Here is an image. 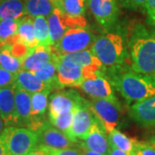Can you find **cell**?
Returning a JSON list of instances; mask_svg holds the SVG:
<instances>
[{"label": "cell", "mask_w": 155, "mask_h": 155, "mask_svg": "<svg viewBox=\"0 0 155 155\" xmlns=\"http://www.w3.org/2000/svg\"><path fill=\"white\" fill-rule=\"evenodd\" d=\"M48 23L49 27L50 38L53 46L55 45L62 38V36L68 29L78 27H86V20L84 17L72 18L55 7L48 17Z\"/></svg>", "instance_id": "7"}, {"label": "cell", "mask_w": 155, "mask_h": 155, "mask_svg": "<svg viewBox=\"0 0 155 155\" xmlns=\"http://www.w3.org/2000/svg\"><path fill=\"white\" fill-rule=\"evenodd\" d=\"M19 20H0V42L3 46H9L18 37L17 28Z\"/></svg>", "instance_id": "27"}, {"label": "cell", "mask_w": 155, "mask_h": 155, "mask_svg": "<svg viewBox=\"0 0 155 155\" xmlns=\"http://www.w3.org/2000/svg\"><path fill=\"white\" fill-rule=\"evenodd\" d=\"M50 90H44L31 94V122L29 128L37 131L46 122L45 116L49 105Z\"/></svg>", "instance_id": "17"}, {"label": "cell", "mask_w": 155, "mask_h": 155, "mask_svg": "<svg viewBox=\"0 0 155 155\" xmlns=\"http://www.w3.org/2000/svg\"><path fill=\"white\" fill-rule=\"evenodd\" d=\"M81 147V146H80ZM82 148V152H83V155H105V154H102L100 153H97V152H94V151H91V150L86 149L83 147H81Z\"/></svg>", "instance_id": "40"}, {"label": "cell", "mask_w": 155, "mask_h": 155, "mask_svg": "<svg viewBox=\"0 0 155 155\" xmlns=\"http://www.w3.org/2000/svg\"><path fill=\"white\" fill-rule=\"evenodd\" d=\"M128 114L139 125L155 126V96L132 104L129 107Z\"/></svg>", "instance_id": "18"}, {"label": "cell", "mask_w": 155, "mask_h": 155, "mask_svg": "<svg viewBox=\"0 0 155 155\" xmlns=\"http://www.w3.org/2000/svg\"><path fill=\"white\" fill-rule=\"evenodd\" d=\"M105 74L129 105L155 96V74L139 73L127 66L105 70Z\"/></svg>", "instance_id": "1"}, {"label": "cell", "mask_w": 155, "mask_h": 155, "mask_svg": "<svg viewBox=\"0 0 155 155\" xmlns=\"http://www.w3.org/2000/svg\"><path fill=\"white\" fill-rule=\"evenodd\" d=\"M149 141H151L152 143H153V144H155V135H154V136H153L152 138L150 139Z\"/></svg>", "instance_id": "42"}, {"label": "cell", "mask_w": 155, "mask_h": 155, "mask_svg": "<svg viewBox=\"0 0 155 155\" xmlns=\"http://www.w3.org/2000/svg\"><path fill=\"white\" fill-rule=\"evenodd\" d=\"M108 134V139L111 147L122 150L132 155L136 140L129 138L125 134L120 132L118 129H114Z\"/></svg>", "instance_id": "24"}, {"label": "cell", "mask_w": 155, "mask_h": 155, "mask_svg": "<svg viewBox=\"0 0 155 155\" xmlns=\"http://www.w3.org/2000/svg\"><path fill=\"white\" fill-rule=\"evenodd\" d=\"M6 127V125L5 122H4V120H3V118L1 117L0 116V135L3 134V132L5 131V129Z\"/></svg>", "instance_id": "41"}, {"label": "cell", "mask_w": 155, "mask_h": 155, "mask_svg": "<svg viewBox=\"0 0 155 155\" xmlns=\"http://www.w3.org/2000/svg\"><path fill=\"white\" fill-rule=\"evenodd\" d=\"M0 1H1V0H0Z\"/></svg>", "instance_id": "45"}, {"label": "cell", "mask_w": 155, "mask_h": 155, "mask_svg": "<svg viewBox=\"0 0 155 155\" xmlns=\"http://www.w3.org/2000/svg\"><path fill=\"white\" fill-rule=\"evenodd\" d=\"M89 108L106 133L109 134L112 130L117 129L122 116L120 104H114L109 100L93 98L92 101L89 102Z\"/></svg>", "instance_id": "6"}, {"label": "cell", "mask_w": 155, "mask_h": 155, "mask_svg": "<svg viewBox=\"0 0 155 155\" xmlns=\"http://www.w3.org/2000/svg\"><path fill=\"white\" fill-rule=\"evenodd\" d=\"M34 28L35 35L38 41L39 45H43L47 47L53 46L50 38L49 27L48 20L45 17H36L34 18Z\"/></svg>", "instance_id": "28"}, {"label": "cell", "mask_w": 155, "mask_h": 155, "mask_svg": "<svg viewBox=\"0 0 155 155\" xmlns=\"http://www.w3.org/2000/svg\"><path fill=\"white\" fill-rule=\"evenodd\" d=\"M55 52L53 46L47 47L38 45L35 48L29 49L28 54L22 60V70L35 72L39 70L49 61L56 57Z\"/></svg>", "instance_id": "16"}, {"label": "cell", "mask_w": 155, "mask_h": 155, "mask_svg": "<svg viewBox=\"0 0 155 155\" xmlns=\"http://www.w3.org/2000/svg\"><path fill=\"white\" fill-rule=\"evenodd\" d=\"M132 155H155V144L136 140Z\"/></svg>", "instance_id": "32"}, {"label": "cell", "mask_w": 155, "mask_h": 155, "mask_svg": "<svg viewBox=\"0 0 155 155\" xmlns=\"http://www.w3.org/2000/svg\"><path fill=\"white\" fill-rule=\"evenodd\" d=\"M144 9L147 23L150 26L155 27V0H147Z\"/></svg>", "instance_id": "35"}, {"label": "cell", "mask_w": 155, "mask_h": 155, "mask_svg": "<svg viewBox=\"0 0 155 155\" xmlns=\"http://www.w3.org/2000/svg\"><path fill=\"white\" fill-rule=\"evenodd\" d=\"M131 69L143 74H155V28L134 24L127 37Z\"/></svg>", "instance_id": "2"}, {"label": "cell", "mask_w": 155, "mask_h": 155, "mask_svg": "<svg viewBox=\"0 0 155 155\" xmlns=\"http://www.w3.org/2000/svg\"><path fill=\"white\" fill-rule=\"evenodd\" d=\"M94 121V116L89 108V102L85 101L74 110L72 126L67 135L78 143V140H82L86 136Z\"/></svg>", "instance_id": "11"}, {"label": "cell", "mask_w": 155, "mask_h": 155, "mask_svg": "<svg viewBox=\"0 0 155 155\" xmlns=\"http://www.w3.org/2000/svg\"><path fill=\"white\" fill-rule=\"evenodd\" d=\"M0 67L12 73H17L22 69V61L13 55L10 50L3 46L0 53Z\"/></svg>", "instance_id": "30"}, {"label": "cell", "mask_w": 155, "mask_h": 155, "mask_svg": "<svg viewBox=\"0 0 155 155\" xmlns=\"http://www.w3.org/2000/svg\"><path fill=\"white\" fill-rule=\"evenodd\" d=\"M57 87L58 89L65 87H78L84 80V76L82 68L76 63L61 58L57 55Z\"/></svg>", "instance_id": "9"}, {"label": "cell", "mask_w": 155, "mask_h": 155, "mask_svg": "<svg viewBox=\"0 0 155 155\" xmlns=\"http://www.w3.org/2000/svg\"><path fill=\"white\" fill-rule=\"evenodd\" d=\"M78 87L93 98L109 100L120 104L115 96L113 85L105 73L94 78H85Z\"/></svg>", "instance_id": "12"}, {"label": "cell", "mask_w": 155, "mask_h": 155, "mask_svg": "<svg viewBox=\"0 0 155 155\" xmlns=\"http://www.w3.org/2000/svg\"><path fill=\"white\" fill-rule=\"evenodd\" d=\"M73 112L74 110L68 111L66 113H62L58 116L48 117L49 122L56 128L60 129L61 131L66 133L69 132L70 127L72 126V119H73Z\"/></svg>", "instance_id": "31"}, {"label": "cell", "mask_w": 155, "mask_h": 155, "mask_svg": "<svg viewBox=\"0 0 155 155\" xmlns=\"http://www.w3.org/2000/svg\"><path fill=\"white\" fill-rule=\"evenodd\" d=\"M84 1H85V3H86V2H87V1H88V0H84Z\"/></svg>", "instance_id": "44"}, {"label": "cell", "mask_w": 155, "mask_h": 155, "mask_svg": "<svg viewBox=\"0 0 155 155\" xmlns=\"http://www.w3.org/2000/svg\"><path fill=\"white\" fill-rule=\"evenodd\" d=\"M15 86L28 91L30 94L44 90H49L33 72L22 69L16 73Z\"/></svg>", "instance_id": "21"}, {"label": "cell", "mask_w": 155, "mask_h": 155, "mask_svg": "<svg viewBox=\"0 0 155 155\" xmlns=\"http://www.w3.org/2000/svg\"><path fill=\"white\" fill-rule=\"evenodd\" d=\"M67 16L72 18L84 17L85 13V1L84 0H61V4L55 7Z\"/></svg>", "instance_id": "29"}, {"label": "cell", "mask_w": 155, "mask_h": 155, "mask_svg": "<svg viewBox=\"0 0 155 155\" xmlns=\"http://www.w3.org/2000/svg\"><path fill=\"white\" fill-rule=\"evenodd\" d=\"M2 48H3V45L0 42V53H1V51H2Z\"/></svg>", "instance_id": "43"}, {"label": "cell", "mask_w": 155, "mask_h": 155, "mask_svg": "<svg viewBox=\"0 0 155 155\" xmlns=\"http://www.w3.org/2000/svg\"><path fill=\"white\" fill-rule=\"evenodd\" d=\"M86 100L74 90L59 91L51 95L48 105V117L74 110Z\"/></svg>", "instance_id": "8"}, {"label": "cell", "mask_w": 155, "mask_h": 155, "mask_svg": "<svg viewBox=\"0 0 155 155\" xmlns=\"http://www.w3.org/2000/svg\"><path fill=\"white\" fill-rule=\"evenodd\" d=\"M95 39L92 32L86 28H70L53 48L57 55L76 53L91 48Z\"/></svg>", "instance_id": "5"}, {"label": "cell", "mask_w": 155, "mask_h": 155, "mask_svg": "<svg viewBox=\"0 0 155 155\" xmlns=\"http://www.w3.org/2000/svg\"><path fill=\"white\" fill-rule=\"evenodd\" d=\"M15 103L16 126L29 128L31 122V94L15 86Z\"/></svg>", "instance_id": "19"}, {"label": "cell", "mask_w": 155, "mask_h": 155, "mask_svg": "<svg viewBox=\"0 0 155 155\" xmlns=\"http://www.w3.org/2000/svg\"><path fill=\"white\" fill-rule=\"evenodd\" d=\"M61 58L69 60L76 63L82 68L84 79L94 78L103 73H105V68L102 62L92 54L91 50L86 49L76 53L64 54L60 55Z\"/></svg>", "instance_id": "13"}, {"label": "cell", "mask_w": 155, "mask_h": 155, "mask_svg": "<svg viewBox=\"0 0 155 155\" xmlns=\"http://www.w3.org/2000/svg\"><path fill=\"white\" fill-rule=\"evenodd\" d=\"M117 5L130 11H138L144 9L147 0H116Z\"/></svg>", "instance_id": "34"}, {"label": "cell", "mask_w": 155, "mask_h": 155, "mask_svg": "<svg viewBox=\"0 0 155 155\" xmlns=\"http://www.w3.org/2000/svg\"><path fill=\"white\" fill-rule=\"evenodd\" d=\"M52 155H83L81 147H71L63 149H53Z\"/></svg>", "instance_id": "36"}, {"label": "cell", "mask_w": 155, "mask_h": 155, "mask_svg": "<svg viewBox=\"0 0 155 155\" xmlns=\"http://www.w3.org/2000/svg\"><path fill=\"white\" fill-rule=\"evenodd\" d=\"M11 155H27L38 145L37 132L25 127H6L0 135Z\"/></svg>", "instance_id": "4"}, {"label": "cell", "mask_w": 155, "mask_h": 155, "mask_svg": "<svg viewBox=\"0 0 155 155\" xmlns=\"http://www.w3.org/2000/svg\"><path fill=\"white\" fill-rule=\"evenodd\" d=\"M108 155H131L129 153H127L126 152L122 151V150L118 149V148H115V147H111L110 149V152Z\"/></svg>", "instance_id": "38"}, {"label": "cell", "mask_w": 155, "mask_h": 155, "mask_svg": "<svg viewBox=\"0 0 155 155\" xmlns=\"http://www.w3.org/2000/svg\"><path fill=\"white\" fill-rule=\"evenodd\" d=\"M53 149L43 145H37L30 153L27 155H52Z\"/></svg>", "instance_id": "37"}, {"label": "cell", "mask_w": 155, "mask_h": 155, "mask_svg": "<svg viewBox=\"0 0 155 155\" xmlns=\"http://www.w3.org/2000/svg\"><path fill=\"white\" fill-rule=\"evenodd\" d=\"M17 35L20 41L26 45L29 49L38 46L39 42L35 35L34 19L29 16H25L18 21Z\"/></svg>", "instance_id": "23"}, {"label": "cell", "mask_w": 155, "mask_h": 155, "mask_svg": "<svg viewBox=\"0 0 155 155\" xmlns=\"http://www.w3.org/2000/svg\"><path fill=\"white\" fill-rule=\"evenodd\" d=\"M0 155H11L1 136H0Z\"/></svg>", "instance_id": "39"}, {"label": "cell", "mask_w": 155, "mask_h": 155, "mask_svg": "<svg viewBox=\"0 0 155 155\" xmlns=\"http://www.w3.org/2000/svg\"><path fill=\"white\" fill-rule=\"evenodd\" d=\"M89 9L103 28L109 29L116 25L119 8L116 0H88Z\"/></svg>", "instance_id": "10"}, {"label": "cell", "mask_w": 155, "mask_h": 155, "mask_svg": "<svg viewBox=\"0 0 155 155\" xmlns=\"http://www.w3.org/2000/svg\"><path fill=\"white\" fill-rule=\"evenodd\" d=\"M91 51L102 62L105 70L125 67L129 58L127 40L119 33H107L97 36Z\"/></svg>", "instance_id": "3"}, {"label": "cell", "mask_w": 155, "mask_h": 155, "mask_svg": "<svg viewBox=\"0 0 155 155\" xmlns=\"http://www.w3.org/2000/svg\"><path fill=\"white\" fill-rule=\"evenodd\" d=\"M56 57L53 61L47 63L34 73L48 86L50 91L58 89L57 87V68H56Z\"/></svg>", "instance_id": "25"}, {"label": "cell", "mask_w": 155, "mask_h": 155, "mask_svg": "<svg viewBox=\"0 0 155 155\" xmlns=\"http://www.w3.org/2000/svg\"><path fill=\"white\" fill-rule=\"evenodd\" d=\"M80 146L86 149L97 152L102 154L108 155L109 153L110 145L108 139V134L104 128L96 119L86 136L81 140Z\"/></svg>", "instance_id": "15"}, {"label": "cell", "mask_w": 155, "mask_h": 155, "mask_svg": "<svg viewBox=\"0 0 155 155\" xmlns=\"http://www.w3.org/2000/svg\"><path fill=\"white\" fill-rule=\"evenodd\" d=\"M36 132L38 134V144L46 146L52 149H63L74 147L77 144L67 134L54 127L47 121Z\"/></svg>", "instance_id": "14"}, {"label": "cell", "mask_w": 155, "mask_h": 155, "mask_svg": "<svg viewBox=\"0 0 155 155\" xmlns=\"http://www.w3.org/2000/svg\"><path fill=\"white\" fill-rule=\"evenodd\" d=\"M0 116L6 127L16 126V103H15V84L0 88Z\"/></svg>", "instance_id": "20"}, {"label": "cell", "mask_w": 155, "mask_h": 155, "mask_svg": "<svg viewBox=\"0 0 155 155\" xmlns=\"http://www.w3.org/2000/svg\"><path fill=\"white\" fill-rule=\"evenodd\" d=\"M27 16L23 0H1L0 20H20Z\"/></svg>", "instance_id": "22"}, {"label": "cell", "mask_w": 155, "mask_h": 155, "mask_svg": "<svg viewBox=\"0 0 155 155\" xmlns=\"http://www.w3.org/2000/svg\"><path fill=\"white\" fill-rule=\"evenodd\" d=\"M16 73L7 71L0 67V88H5L15 84Z\"/></svg>", "instance_id": "33"}, {"label": "cell", "mask_w": 155, "mask_h": 155, "mask_svg": "<svg viewBox=\"0 0 155 155\" xmlns=\"http://www.w3.org/2000/svg\"><path fill=\"white\" fill-rule=\"evenodd\" d=\"M27 15L31 17H49L54 10L50 0H23Z\"/></svg>", "instance_id": "26"}]
</instances>
